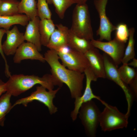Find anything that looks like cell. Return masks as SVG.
<instances>
[{"instance_id": "cell-28", "label": "cell", "mask_w": 137, "mask_h": 137, "mask_svg": "<svg viewBox=\"0 0 137 137\" xmlns=\"http://www.w3.org/2000/svg\"><path fill=\"white\" fill-rule=\"evenodd\" d=\"M6 30L3 28H0V54L4 59L5 63V75L7 77H9L11 75V73L9 70V67L4 54L3 51L2 43L3 37L5 33H6Z\"/></svg>"}, {"instance_id": "cell-26", "label": "cell", "mask_w": 137, "mask_h": 137, "mask_svg": "<svg viewBox=\"0 0 137 137\" xmlns=\"http://www.w3.org/2000/svg\"><path fill=\"white\" fill-rule=\"evenodd\" d=\"M46 0H37L38 16L40 20L51 19L52 13Z\"/></svg>"}, {"instance_id": "cell-2", "label": "cell", "mask_w": 137, "mask_h": 137, "mask_svg": "<svg viewBox=\"0 0 137 137\" xmlns=\"http://www.w3.org/2000/svg\"><path fill=\"white\" fill-rule=\"evenodd\" d=\"M6 83V92L11 96H17L37 84L48 90H53L54 86L62 87L63 83L52 74H47L40 77L34 75L15 74L11 75Z\"/></svg>"}, {"instance_id": "cell-8", "label": "cell", "mask_w": 137, "mask_h": 137, "mask_svg": "<svg viewBox=\"0 0 137 137\" xmlns=\"http://www.w3.org/2000/svg\"><path fill=\"white\" fill-rule=\"evenodd\" d=\"M91 42L94 47L101 50L108 55L117 67L122 63L125 49V43L115 37L107 42L93 39L91 40Z\"/></svg>"}, {"instance_id": "cell-19", "label": "cell", "mask_w": 137, "mask_h": 137, "mask_svg": "<svg viewBox=\"0 0 137 137\" xmlns=\"http://www.w3.org/2000/svg\"><path fill=\"white\" fill-rule=\"evenodd\" d=\"M39 27L41 45L46 46L56 28L55 25L51 19L40 20Z\"/></svg>"}, {"instance_id": "cell-22", "label": "cell", "mask_w": 137, "mask_h": 137, "mask_svg": "<svg viewBox=\"0 0 137 137\" xmlns=\"http://www.w3.org/2000/svg\"><path fill=\"white\" fill-rule=\"evenodd\" d=\"M129 29V36L128 44L125 49L124 55L122 61L123 64H127L129 62L135 58L134 35L135 30L134 27Z\"/></svg>"}, {"instance_id": "cell-24", "label": "cell", "mask_w": 137, "mask_h": 137, "mask_svg": "<svg viewBox=\"0 0 137 137\" xmlns=\"http://www.w3.org/2000/svg\"><path fill=\"white\" fill-rule=\"evenodd\" d=\"M118 71L122 80L127 85L129 84L137 76L135 69L130 67L127 64H123L118 68Z\"/></svg>"}, {"instance_id": "cell-1", "label": "cell", "mask_w": 137, "mask_h": 137, "mask_svg": "<svg viewBox=\"0 0 137 137\" xmlns=\"http://www.w3.org/2000/svg\"><path fill=\"white\" fill-rule=\"evenodd\" d=\"M44 57L51 68V74L67 86L72 98L75 99L81 97L82 95L84 73L67 68L60 63L57 53L54 50H47Z\"/></svg>"}, {"instance_id": "cell-15", "label": "cell", "mask_w": 137, "mask_h": 137, "mask_svg": "<svg viewBox=\"0 0 137 137\" xmlns=\"http://www.w3.org/2000/svg\"><path fill=\"white\" fill-rule=\"evenodd\" d=\"M55 25L57 28L52 35L46 47L49 49L57 51L62 47L68 45L70 29L61 24Z\"/></svg>"}, {"instance_id": "cell-18", "label": "cell", "mask_w": 137, "mask_h": 137, "mask_svg": "<svg viewBox=\"0 0 137 137\" xmlns=\"http://www.w3.org/2000/svg\"><path fill=\"white\" fill-rule=\"evenodd\" d=\"M30 19L26 15L19 14L12 16L0 15V28L9 30L12 25L19 24L25 26L28 24Z\"/></svg>"}, {"instance_id": "cell-27", "label": "cell", "mask_w": 137, "mask_h": 137, "mask_svg": "<svg viewBox=\"0 0 137 137\" xmlns=\"http://www.w3.org/2000/svg\"><path fill=\"white\" fill-rule=\"evenodd\" d=\"M115 38L118 41L125 43L128 40L129 36V29L127 25L119 23L116 26Z\"/></svg>"}, {"instance_id": "cell-34", "label": "cell", "mask_w": 137, "mask_h": 137, "mask_svg": "<svg viewBox=\"0 0 137 137\" xmlns=\"http://www.w3.org/2000/svg\"><path fill=\"white\" fill-rule=\"evenodd\" d=\"M1 0H0V2H1Z\"/></svg>"}, {"instance_id": "cell-3", "label": "cell", "mask_w": 137, "mask_h": 137, "mask_svg": "<svg viewBox=\"0 0 137 137\" xmlns=\"http://www.w3.org/2000/svg\"><path fill=\"white\" fill-rule=\"evenodd\" d=\"M77 36L90 40L94 39L88 7L86 3L77 4L73 10L70 29Z\"/></svg>"}, {"instance_id": "cell-4", "label": "cell", "mask_w": 137, "mask_h": 137, "mask_svg": "<svg viewBox=\"0 0 137 137\" xmlns=\"http://www.w3.org/2000/svg\"><path fill=\"white\" fill-rule=\"evenodd\" d=\"M101 112L99 125L104 131L123 128L127 127L129 116L121 112L116 107L106 103Z\"/></svg>"}, {"instance_id": "cell-33", "label": "cell", "mask_w": 137, "mask_h": 137, "mask_svg": "<svg viewBox=\"0 0 137 137\" xmlns=\"http://www.w3.org/2000/svg\"><path fill=\"white\" fill-rule=\"evenodd\" d=\"M48 3L49 4H52V0H46Z\"/></svg>"}, {"instance_id": "cell-14", "label": "cell", "mask_w": 137, "mask_h": 137, "mask_svg": "<svg viewBox=\"0 0 137 137\" xmlns=\"http://www.w3.org/2000/svg\"><path fill=\"white\" fill-rule=\"evenodd\" d=\"M84 54L97 78H106L103 56L97 48L94 47Z\"/></svg>"}, {"instance_id": "cell-25", "label": "cell", "mask_w": 137, "mask_h": 137, "mask_svg": "<svg viewBox=\"0 0 137 137\" xmlns=\"http://www.w3.org/2000/svg\"><path fill=\"white\" fill-rule=\"evenodd\" d=\"M55 11L59 17L63 19L67 9L73 4L77 3V0H52Z\"/></svg>"}, {"instance_id": "cell-23", "label": "cell", "mask_w": 137, "mask_h": 137, "mask_svg": "<svg viewBox=\"0 0 137 137\" xmlns=\"http://www.w3.org/2000/svg\"><path fill=\"white\" fill-rule=\"evenodd\" d=\"M11 95L9 93H6L0 97V125H4L5 116L12 109L10 99Z\"/></svg>"}, {"instance_id": "cell-20", "label": "cell", "mask_w": 137, "mask_h": 137, "mask_svg": "<svg viewBox=\"0 0 137 137\" xmlns=\"http://www.w3.org/2000/svg\"><path fill=\"white\" fill-rule=\"evenodd\" d=\"M37 3L36 0H21L19 9L20 14L24 13L30 20L38 16Z\"/></svg>"}, {"instance_id": "cell-7", "label": "cell", "mask_w": 137, "mask_h": 137, "mask_svg": "<svg viewBox=\"0 0 137 137\" xmlns=\"http://www.w3.org/2000/svg\"><path fill=\"white\" fill-rule=\"evenodd\" d=\"M103 56L106 78L111 80L118 85L125 94L128 104L126 113L130 114L134 96L130 88L125 83L121 78L118 73V67L111 58L104 53Z\"/></svg>"}, {"instance_id": "cell-31", "label": "cell", "mask_w": 137, "mask_h": 137, "mask_svg": "<svg viewBox=\"0 0 137 137\" xmlns=\"http://www.w3.org/2000/svg\"><path fill=\"white\" fill-rule=\"evenodd\" d=\"M132 61L129 63H128V64L129 66H133L134 67H137V60L134 58L132 59Z\"/></svg>"}, {"instance_id": "cell-17", "label": "cell", "mask_w": 137, "mask_h": 137, "mask_svg": "<svg viewBox=\"0 0 137 137\" xmlns=\"http://www.w3.org/2000/svg\"><path fill=\"white\" fill-rule=\"evenodd\" d=\"M68 45L71 48L84 54L94 47L91 40L77 36L70 29Z\"/></svg>"}, {"instance_id": "cell-21", "label": "cell", "mask_w": 137, "mask_h": 137, "mask_svg": "<svg viewBox=\"0 0 137 137\" xmlns=\"http://www.w3.org/2000/svg\"><path fill=\"white\" fill-rule=\"evenodd\" d=\"M19 2L16 0H1L0 15L12 16L20 14Z\"/></svg>"}, {"instance_id": "cell-11", "label": "cell", "mask_w": 137, "mask_h": 137, "mask_svg": "<svg viewBox=\"0 0 137 137\" xmlns=\"http://www.w3.org/2000/svg\"><path fill=\"white\" fill-rule=\"evenodd\" d=\"M57 53L62 64L69 69L83 73L85 70L90 66L84 54L72 48L66 54Z\"/></svg>"}, {"instance_id": "cell-16", "label": "cell", "mask_w": 137, "mask_h": 137, "mask_svg": "<svg viewBox=\"0 0 137 137\" xmlns=\"http://www.w3.org/2000/svg\"><path fill=\"white\" fill-rule=\"evenodd\" d=\"M40 20L37 16L33 19L30 20L26 25L24 34L25 40L35 45L39 52L41 50L42 45L39 30Z\"/></svg>"}, {"instance_id": "cell-29", "label": "cell", "mask_w": 137, "mask_h": 137, "mask_svg": "<svg viewBox=\"0 0 137 137\" xmlns=\"http://www.w3.org/2000/svg\"><path fill=\"white\" fill-rule=\"evenodd\" d=\"M130 88L134 96L136 97L137 94V76L129 84Z\"/></svg>"}, {"instance_id": "cell-13", "label": "cell", "mask_w": 137, "mask_h": 137, "mask_svg": "<svg viewBox=\"0 0 137 137\" xmlns=\"http://www.w3.org/2000/svg\"><path fill=\"white\" fill-rule=\"evenodd\" d=\"M36 46L28 42H24L17 49L13 58L15 63H19L25 59L35 60L43 62L45 61L44 56L40 54Z\"/></svg>"}, {"instance_id": "cell-12", "label": "cell", "mask_w": 137, "mask_h": 137, "mask_svg": "<svg viewBox=\"0 0 137 137\" xmlns=\"http://www.w3.org/2000/svg\"><path fill=\"white\" fill-rule=\"evenodd\" d=\"M6 40L2 45L4 54L7 56L14 54L18 48L25 40L24 34L20 32L16 26L6 30Z\"/></svg>"}, {"instance_id": "cell-9", "label": "cell", "mask_w": 137, "mask_h": 137, "mask_svg": "<svg viewBox=\"0 0 137 137\" xmlns=\"http://www.w3.org/2000/svg\"><path fill=\"white\" fill-rule=\"evenodd\" d=\"M108 0H94L93 2L99 19V25L96 31L97 35L99 37L98 40H111V34L115 30L116 26L110 22L107 16L106 8Z\"/></svg>"}, {"instance_id": "cell-10", "label": "cell", "mask_w": 137, "mask_h": 137, "mask_svg": "<svg viewBox=\"0 0 137 137\" xmlns=\"http://www.w3.org/2000/svg\"><path fill=\"white\" fill-rule=\"evenodd\" d=\"M84 73L86 78L85 88L82 95L75 99L74 108L71 114V117L73 121H75L77 118L79 109L83 103L93 99L99 100L104 105L106 103L99 97L95 95L93 92L91 87V82L92 81H96L98 78L90 67L89 66L86 68Z\"/></svg>"}, {"instance_id": "cell-30", "label": "cell", "mask_w": 137, "mask_h": 137, "mask_svg": "<svg viewBox=\"0 0 137 137\" xmlns=\"http://www.w3.org/2000/svg\"><path fill=\"white\" fill-rule=\"evenodd\" d=\"M6 83L0 79V97L3 93L6 92Z\"/></svg>"}, {"instance_id": "cell-6", "label": "cell", "mask_w": 137, "mask_h": 137, "mask_svg": "<svg viewBox=\"0 0 137 137\" xmlns=\"http://www.w3.org/2000/svg\"><path fill=\"white\" fill-rule=\"evenodd\" d=\"M60 89L59 87L55 90L47 91L46 89L42 86H37L36 90L30 96L17 100L12 106V108L17 105L20 104L26 107L29 103L36 100L47 106L50 114H55L58 111V108L54 104L53 100Z\"/></svg>"}, {"instance_id": "cell-32", "label": "cell", "mask_w": 137, "mask_h": 137, "mask_svg": "<svg viewBox=\"0 0 137 137\" xmlns=\"http://www.w3.org/2000/svg\"><path fill=\"white\" fill-rule=\"evenodd\" d=\"M88 0H77V3L78 4H83L86 3Z\"/></svg>"}, {"instance_id": "cell-5", "label": "cell", "mask_w": 137, "mask_h": 137, "mask_svg": "<svg viewBox=\"0 0 137 137\" xmlns=\"http://www.w3.org/2000/svg\"><path fill=\"white\" fill-rule=\"evenodd\" d=\"M101 113L92 100L83 103L80 106L78 112L79 117L88 136H95Z\"/></svg>"}]
</instances>
